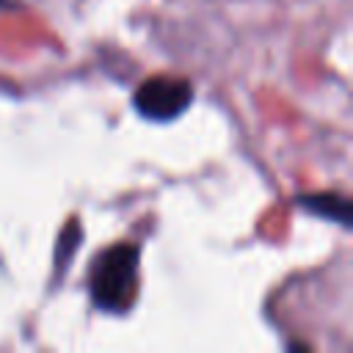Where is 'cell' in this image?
I'll return each instance as SVG.
<instances>
[{"label": "cell", "mask_w": 353, "mask_h": 353, "mask_svg": "<svg viewBox=\"0 0 353 353\" xmlns=\"http://www.w3.org/2000/svg\"><path fill=\"white\" fill-rule=\"evenodd\" d=\"M193 102V85L185 77L157 74L141 83L132 97L135 110L152 121H171Z\"/></svg>", "instance_id": "7a4b0ae2"}, {"label": "cell", "mask_w": 353, "mask_h": 353, "mask_svg": "<svg viewBox=\"0 0 353 353\" xmlns=\"http://www.w3.org/2000/svg\"><path fill=\"white\" fill-rule=\"evenodd\" d=\"M301 207H306L309 212L325 218V221H336L342 226L350 223V201L339 193H312V196H301L298 199Z\"/></svg>", "instance_id": "3957f363"}, {"label": "cell", "mask_w": 353, "mask_h": 353, "mask_svg": "<svg viewBox=\"0 0 353 353\" xmlns=\"http://www.w3.org/2000/svg\"><path fill=\"white\" fill-rule=\"evenodd\" d=\"M138 259L141 251L132 243H116L105 248L91 270V301L105 312H124L138 295Z\"/></svg>", "instance_id": "6da1fadb"}]
</instances>
